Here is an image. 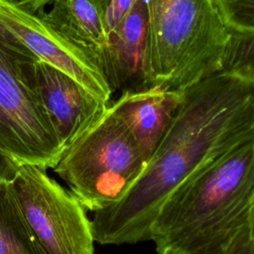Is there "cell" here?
<instances>
[{"label":"cell","instance_id":"2e32d148","mask_svg":"<svg viewBox=\"0 0 254 254\" xmlns=\"http://www.w3.org/2000/svg\"><path fill=\"white\" fill-rule=\"evenodd\" d=\"M32 13H40L45 7L50 6L54 0H6Z\"/></svg>","mask_w":254,"mask_h":254},{"label":"cell","instance_id":"7c38bea8","mask_svg":"<svg viewBox=\"0 0 254 254\" xmlns=\"http://www.w3.org/2000/svg\"><path fill=\"white\" fill-rule=\"evenodd\" d=\"M0 254H48L29 225L9 180H0Z\"/></svg>","mask_w":254,"mask_h":254},{"label":"cell","instance_id":"5b68a950","mask_svg":"<svg viewBox=\"0 0 254 254\" xmlns=\"http://www.w3.org/2000/svg\"><path fill=\"white\" fill-rule=\"evenodd\" d=\"M145 165L133 135L108 107L91 129L64 151L53 171L84 208L94 212L117 202Z\"/></svg>","mask_w":254,"mask_h":254},{"label":"cell","instance_id":"6da1fadb","mask_svg":"<svg viewBox=\"0 0 254 254\" xmlns=\"http://www.w3.org/2000/svg\"><path fill=\"white\" fill-rule=\"evenodd\" d=\"M253 138V83L219 71L189 86L136 182L117 202L93 212L94 241L121 245L149 240L157 212L174 190Z\"/></svg>","mask_w":254,"mask_h":254},{"label":"cell","instance_id":"ffe728a7","mask_svg":"<svg viewBox=\"0 0 254 254\" xmlns=\"http://www.w3.org/2000/svg\"><path fill=\"white\" fill-rule=\"evenodd\" d=\"M163 254H167V253H163Z\"/></svg>","mask_w":254,"mask_h":254},{"label":"cell","instance_id":"277c9868","mask_svg":"<svg viewBox=\"0 0 254 254\" xmlns=\"http://www.w3.org/2000/svg\"><path fill=\"white\" fill-rule=\"evenodd\" d=\"M38 60L0 25V150L18 165L48 170L64 147L36 87Z\"/></svg>","mask_w":254,"mask_h":254},{"label":"cell","instance_id":"3957f363","mask_svg":"<svg viewBox=\"0 0 254 254\" xmlns=\"http://www.w3.org/2000/svg\"><path fill=\"white\" fill-rule=\"evenodd\" d=\"M153 87L183 91L221 70L230 29L214 0H147Z\"/></svg>","mask_w":254,"mask_h":254},{"label":"cell","instance_id":"e0dca14e","mask_svg":"<svg viewBox=\"0 0 254 254\" xmlns=\"http://www.w3.org/2000/svg\"><path fill=\"white\" fill-rule=\"evenodd\" d=\"M18 164L0 150V180L12 181Z\"/></svg>","mask_w":254,"mask_h":254},{"label":"cell","instance_id":"ba28073f","mask_svg":"<svg viewBox=\"0 0 254 254\" xmlns=\"http://www.w3.org/2000/svg\"><path fill=\"white\" fill-rule=\"evenodd\" d=\"M35 83L64 150L91 129L107 111L108 103L42 60L35 63Z\"/></svg>","mask_w":254,"mask_h":254},{"label":"cell","instance_id":"8992f818","mask_svg":"<svg viewBox=\"0 0 254 254\" xmlns=\"http://www.w3.org/2000/svg\"><path fill=\"white\" fill-rule=\"evenodd\" d=\"M12 183L20 207L48 254H94L86 209L46 169L18 165Z\"/></svg>","mask_w":254,"mask_h":254},{"label":"cell","instance_id":"5bb4252c","mask_svg":"<svg viewBox=\"0 0 254 254\" xmlns=\"http://www.w3.org/2000/svg\"><path fill=\"white\" fill-rule=\"evenodd\" d=\"M214 2L230 30L254 33V0H214Z\"/></svg>","mask_w":254,"mask_h":254},{"label":"cell","instance_id":"9a60e30c","mask_svg":"<svg viewBox=\"0 0 254 254\" xmlns=\"http://www.w3.org/2000/svg\"><path fill=\"white\" fill-rule=\"evenodd\" d=\"M135 0H94L104 23L107 37L127 15Z\"/></svg>","mask_w":254,"mask_h":254},{"label":"cell","instance_id":"9c48e42d","mask_svg":"<svg viewBox=\"0 0 254 254\" xmlns=\"http://www.w3.org/2000/svg\"><path fill=\"white\" fill-rule=\"evenodd\" d=\"M147 0H135L127 15L108 36L104 78L112 94L153 87L147 63Z\"/></svg>","mask_w":254,"mask_h":254},{"label":"cell","instance_id":"7a4b0ae2","mask_svg":"<svg viewBox=\"0 0 254 254\" xmlns=\"http://www.w3.org/2000/svg\"><path fill=\"white\" fill-rule=\"evenodd\" d=\"M254 215V138L209 163L164 201L150 228L159 254H231Z\"/></svg>","mask_w":254,"mask_h":254},{"label":"cell","instance_id":"4fadbf2b","mask_svg":"<svg viewBox=\"0 0 254 254\" xmlns=\"http://www.w3.org/2000/svg\"><path fill=\"white\" fill-rule=\"evenodd\" d=\"M220 71L254 84V33L230 30Z\"/></svg>","mask_w":254,"mask_h":254},{"label":"cell","instance_id":"d6986e66","mask_svg":"<svg viewBox=\"0 0 254 254\" xmlns=\"http://www.w3.org/2000/svg\"><path fill=\"white\" fill-rule=\"evenodd\" d=\"M251 233H252V236H253V240H254V215H253L252 224H251Z\"/></svg>","mask_w":254,"mask_h":254},{"label":"cell","instance_id":"52a82bcc","mask_svg":"<svg viewBox=\"0 0 254 254\" xmlns=\"http://www.w3.org/2000/svg\"><path fill=\"white\" fill-rule=\"evenodd\" d=\"M0 25L21 41L39 60L63 70L93 95L110 103L112 92L88 59L61 37L38 13L0 0Z\"/></svg>","mask_w":254,"mask_h":254},{"label":"cell","instance_id":"8fae6325","mask_svg":"<svg viewBox=\"0 0 254 254\" xmlns=\"http://www.w3.org/2000/svg\"><path fill=\"white\" fill-rule=\"evenodd\" d=\"M38 14L104 77L108 37L94 0H54L47 12Z\"/></svg>","mask_w":254,"mask_h":254},{"label":"cell","instance_id":"30bf717a","mask_svg":"<svg viewBox=\"0 0 254 254\" xmlns=\"http://www.w3.org/2000/svg\"><path fill=\"white\" fill-rule=\"evenodd\" d=\"M182 99L183 91L152 87L120 94L108 107L127 126L147 163Z\"/></svg>","mask_w":254,"mask_h":254},{"label":"cell","instance_id":"ac0fdd59","mask_svg":"<svg viewBox=\"0 0 254 254\" xmlns=\"http://www.w3.org/2000/svg\"><path fill=\"white\" fill-rule=\"evenodd\" d=\"M231 254H254V240L250 229L239 240Z\"/></svg>","mask_w":254,"mask_h":254}]
</instances>
